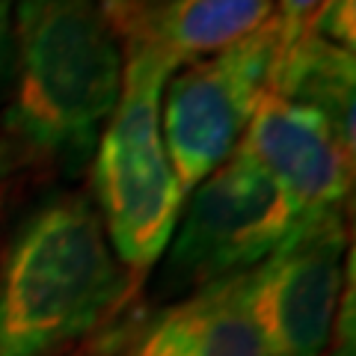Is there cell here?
Segmentation results:
<instances>
[{"instance_id": "cell-1", "label": "cell", "mask_w": 356, "mask_h": 356, "mask_svg": "<svg viewBox=\"0 0 356 356\" xmlns=\"http://www.w3.org/2000/svg\"><path fill=\"white\" fill-rule=\"evenodd\" d=\"M134 0H21L9 134L30 152L81 161L119 102Z\"/></svg>"}, {"instance_id": "cell-2", "label": "cell", "mask_w": 356, "mask_h": 356, "mask_svg": "<svg viewBox=\"0 0 356 356\" xmlns=\"http://www.w3.org/2000/svg\"><path fill=\"white\" fill-rule=\"evenodd\" d=\"M122 288L86 196L42 205L0 259V356H54L86 336Z\"/></svg>"}, {"instance_id": "cell-3", "label": "cell", "mask_w": 356, "mask_h": 356, "mask_svg": "<svg viewBox=\"0 0 356 356\" xmlns=\"http://www.w3.org/2000/svg\"><path fill=\"white\" fill-rule=\"evenodd\" d=\"M178 65L149 39L128 42L119 102L92 163L110 243L134 270H149L163 255L184 202L161 137V95Z\"/></svg>"}, {"instance_id": "cell-4", "label": "cell", "mask_w": 356, "mask_h": 356, "mask_svg": "<svg viewBox=\"0 0 356 356\" xmlns=\"http://www.w3.org/2000/svg\"><path fill=\"white\" fill-rule=\"evenodd\" d=\"M282 57L270 15L247 39L211 60L191 63L163 86V149L181 193L196 191L238 149Z\"/></svg>"}, {"instance_id": "cell-5", "label": "cell", "mask_w": 356, "mask_h": 356, "mask_svg": "<svg viewBox=\"0 0 356 356\" xmlns=\"http://www.w3.org/2000/svg\"><path fill=\"white\" fill-rule=\"evenodd\" d=\"M297 217L280 184L238 143L193 191L166 273L187 288L247 273L280 247Z\"/></svg>"}, {"instance_id": "cell-6", "label": "cell", "mask_w": 356, "mask_h": 356, "mask_svg": "<svg viewBox=\"0 0 356 356\" xmlns=\"http://www.w3.org/2000/svg\"><path fill=\"white\" fill-rule=\"evenodd\" d=\"M341 208L300 214L264 261L243 276L264 356H324L344 285Z\"/></svg>"}, {"instance_id": "cell-7", "label": "cell", "mask_w": 356, "mask_h": 356, "mask_svg": "<svg viewBox=\"0 0 356 356\" xmlns=\"http://www.w3.org/2000/svg\"><path fill=\"white\" fill-rule=\"evenodd\" d=\"M241 146L280 184L297 214L341 208L350 193L353 152L324 116L303 104L264 92Z\"/></svg>"}, {"instance_id": "cell-8", "label": "cell", "mask_w": 356, "mask_h": 356, "mask_svg": "<svg viewBox=\"0 0 356 356\" xmlns=\"http://www.w3.org/2000/svg\"><path fill=\"white\" fill-rule=\"evenodd\" d=\"M243 276L211 282L158 312L128 348V356H264Z\"/></svg>"}, {"instance_id": "cell-9", "label": "cell", "mask_w": 356, "mask_h": 356, "mask_svg": "<svg viewBox=\"0 0 356 356\" xmlns=\"http://www.w3.org/2000/svg\"><path fill=\"white\" fill-rule=\"evenodd\" d=\"M276 0H134L131 39H149L178 63L226 51L273 15Z\"/></svg>"}, {"instance_id": "cell-10", "label": "cell", "mask_w": 356, "mask_h": 356, "mask_svg": "<svg viewBox=\"0 0 356 356\" xmlns=\"http://www.w3.org/2000/svg\"><path fill=\"white\" fill-rule=\"evenodd\" d=\"M353 51L303 33L276 63L267 92L321 113L353 152Z\"/></svg>"}, {"instance_id": "cell-11", "label": "cell", "mask_w": 356, "mask_h": 356, "mask_svg": "<svg viewBox=\"0 0 356 356\" xmlns=\"http://www.w3.org/2000/svg\"><path fill=\"white\" fill-rule=\"evenodd\" d=\"M353 13H356L353 0H327V3L321 6V13L315 15V21H312L309 33L339 44V48L353 51V44H356V39H353L356 15Z\"/></svg>"}, {"instance_id": "cell-12", "label": "cell", "mask_w": 356, "mask_h": 356, "mask_svg": "<svg viewBox=\"0 0 356 356\" xmlns=\"http://www.w3.org/2000/svg\"><path fill=\"white\" fill-rule=\"evenodd\" d=\"M327 0H280V13L273 15L276 21V33H280V48L282 54L291 48V44L309 33L312 21L321 13Z\"/></svg>"}, {"instance_id": "cell-13", "label": "cell", "mask_w": 356, "mask_h": 356, "mask_svg": "<svg viewBox=\"0 0 356 356\" xmlns=\"http://www.w3.org/2000/svg\"><path fill=\"white\" fill-rule=\"evenodd\" d=\"M13 33H15V18H13V3L0 0V83L9 72V60H13Z\"/></svg>"}]
</instances>
